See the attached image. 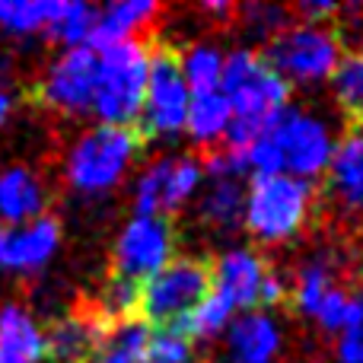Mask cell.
I'll return each mask as SVG.
<instances>
[{"mask_svg":"<svg viewBox=\"0 0 363 363\" xmlns=\"http://www.w3.org/2000/svg\"><path fill=\"white\" fill-rule=\"evenodd\" d=\"M201 185H204V169L198 157H157L134 182V207L144 217L169 220V213L198 198Z\"/></svg>","mask_w":363,"mask_h":363,"instance_id":"cell-9","label":"cell"},{"mask_svg":"<svg viewBox=\"0 0 363 363\" xmlns=\"http://www.w3.org/2000/svg\"><path fill=\"white\" fill-rule=\"evenodd\" d=\"M328 83H332L335 106L351 118H363V45L341 51Z\"/></svg>","mask_w":363,"mask_h":363,"instance_id":"cell-25","label":"cell"},{"mask_svg":"<svg viewBox=\"0 0 363 363\" xmlns=\"http://www.w3.org/2000/svg\"><path fill=\"white\" fill-rule=\"evenodd\" d=\"M211 271V294L226 300L236 313L258 309V290L271 264L249 245H230L217 255V262L207 264Z\"/></svg>","mask_w":363,"mask_h":363,"instance_id":"cell-12","label":"cell"},{"mask_svg":"<svg viewBox=\"0 0 363 363\" xmlns=\"http://www.w3.org/2000/svg\"><path fill=\"white\" fill-rule=\"evenodd\" d=\"M176 55H179V70H182V77H185V86L191 89V93L220 89V77H223V61H226L220 45L191 42L182 51H176Z\"/></svg>","mask_w":363,"mask_h":363,"instance_id":"cell-23","label":"cell"},{"mask_svg":"<svg viewBox=\"0 0 363 363\" xmlns=\"http://www.w3.org/2000/svg\"><path fill=\"white\" fill-rule=\"evenodd\" d=\"M335 144H338V138L322 115L300 106H287L268 125V131L258 134L245 147L242 157L255 176H277L281 172V176H294L313 185V179L325 176Z\"/></svg>","mask_w":363,"mask_h":363,"instance_id":"cell-1","label":"cell"},{"mask_svg":"<svg viewBox=\"0 0 363 363\" xmlns=\"http://www.w3.org/2000/svg\"><path fill=\"white\" fill-rule=\"evenodd\" d=\"M157 16H160L157 0H115V4L96 6V26H93L89 48L99 51V48H108V45L131 42Z\"/></svg>","mask_w":363,"mask_h":363,"instance_id":"cell-18","label":"cell"},{"mask_svg":"<svg viewBox=\"0 0 363 363\" xmlns=\"http://www.w3.org/2000/svg\"><path fill=\"white\" fill-rule=\"evenodd\" d=\"M48 357L45 328L19 303L0 306V363H42Z\"/></svg>","mask_w":363,"mask_h":363,"instance_id":"cell-17","label":"cell"},{"mask_svg":"<svg viewBox=\"0 0 363 363\" xmlns=\"http://www.w3.org/2000/svg\"><path fill=\"white\" fill-rule=\"evenodd\" d=\"M332 287H338V255L328 249L309 252L303 258V264L296 268L294 284H290V300H294L296 313L303 319H309Z\"/></svg>","mask_w":363,"mask_h":363,"instance_id":"cell-20","label":"cell"},{"mask_svg":"<svg viewBox=\"0 0 363 363\" xmlns=\"http://www.w3.org/2000/svg\"><path fill=\"white\" fill-rule=\"evenodd\" d=\"M106 322L96 313H70L45 332V347L48 357L57 363H86L93 354H99L102 338H106Z\"/></svg>","mask_w":363,"mask_h":363,"instance_id":"cell-16","label":"cell"},{"mask_svg":"<svg viewBox=\"0 0 363 363\" xmlns=\"http://www.w3.org/2000/svg\"><path fill=\"white\" fill-rule=\"evenodd\" d=\"M220 93L233 112L226 147L239 153L290 106V86L258 48H236L226 55Z\"/></svg>","mask_w":363,"mask_h":363,"instance_id":"cell-2","label":"cell"},{"mask_svg":"<svg viewBox=\"0 0 363 363\" xmlns=\"http://www.w3.org/2000/svg\"><path fill=\"white\" fill-rule=\"evenodd\" d=\"M268 64L281 80L296 86H319L332 77L341 57V38L332 26L322 23H290L268 42Z\"/></svg>","mask_w":363,"mask_h":363,"instance_id":"cell-6","label":"cell"},{"mask_svg":"<svg viewBox=\"0 0 363 363\" xmlns=\"http://www.w3.org/2000/svg\"><path fill=\"white\" fill-rule=\"evenodd\" d=\"M287 300H290V281L271 268L262 281V290H258V306H264V313H271V309L284 306Z\"/></svg>","mask_w":363,"mask_h":363,"instance_id":"cell-35","label":"cell"},{"mask_svg":"<svg viewBox=\"0 0 363 363\" xmlns=\"http://www.w3.org/2000/svg\"><path fill=\"white\" fill-rule=\"evenodd\" d=\"M236 309L230 306L226 300H220L217 294H207L191 313L185 315V322L179 325L182 335H188L191 341H213V338H223L226 325L233 322Z\"/></svg>","mask_w":363,"mask_h":363,"instance_id":"cell-26","label":"cell"},{"mask_svg":"<svg viewBox=\"0 0 363 363\" xmlns=\"http://www.w3.org/2000/svg\"><path fill=\"white\" fill-rule=\"evenodd\" d=\"M325 176L332 201L347 217L363 223V128L338 138Z\"/></svg>","mask_w":363,"mask_h":363,"instance_id":"cell-15","label":"cell"},{"mask_svg":"<svg viewBox=\"0 0 363 363\" xmlns=\"http://www.w3.org/2000/svg\"><path fill=\"white\" fill-rule=\"evenodd\" d=\"M138 306H140V284L128 281V277L112 274V277L106 281V287H102L99 306H96L93 313L99 315L106 325H115V322L134 319Z\"/></svg>","mask_w":363,"mask_h":363,"instance_id":"cell-28","label":"cell"},{"mask_svg":"<svg viewBox=\"0 0 363 363\" xmlns=\"http://www.w3.org/2000/svg\"><path fill=\"white\" fill-rule=\"evenodd\" d=\"M61 249V223L55 217H38L19 226H0V271L6 274H35Z\"/></svg>","mask_w":363,"mask_h":363,"instance_id":"cell-13","label":"cell"},{"mask_svg":"<svg viewBox=\"0 0 363 363\" xmlns=\"http://www.w3.org/2000/svg\"><path fill=\"white\" fill-rule=\"evenodd\" d=\"M239 19H242V29L249 35L271 42L284 26H290V10L277 4H249L239 10Z\"/></svg>","mask_w":363,"mask_h":363,"instance_id":"cell-32","label":"cell"},{"mask_svg":"<svg viewBox=\"0 0 363 363\" xmlns=\"http://www.w3.org/2000/svg\"><path fill=\"white\" fill-rule=\"evenodd\" d=\"M140 363H194V341L179 328H153Z\"/></svg>","mask_w":363,"mask_h":363,"instance_id":"cell-30","label":"cell"},{"mask_svg":"<svg viewBox=\"0 0 363 363\" xmlns=\"http://www.w3.org/2000/svg\"><path fill=\"white\" fill-rule=\"evenodd\" d=\"M57 10H61V0H4L0 4V29L19 38L38 35V32L51 29Z\"/></svg>","mask_w":363,"mask_h":363,"instance_id":"cell-24","label":"cell"},{"mask_svg":"<svg viewBox=\"0 0 363 363\" xmlns=\"http://www.w3.org/2000/svg\"><path fill=\"white\" fill-rule=\"evenodd\" d=\"M198 191V217L217 233H233L242 226L245 185L239 179H204Z\"/></svg>","mask_w":363,"mask_h":363,"instance_id":"cell-21","label":"cell"},{"mask_svg":"<svg viewBox=\"0 0 363 363\" xmlns=\"http://www.w3.org/2000/svg\"><path fill=\"white\" fill-rule=\"evenodd\" d=\"M96 55H99V67H96L93 115L99 118V125L134 128L144 108L150 48L140 38H131V42L99 48Z\"/></svg>","mask_w":363,"mask_h":363,"instance_id":"cell-5","label":"cell"},{"mask_svg":"<svg viewBox=\"0 0 363 363\" xmlns=\"http://www.w3.org/2000/svg\"><path fill=\"white\" fill-rule=\"evenodd\" d=\"M335 357L338 363H363V290L354 294L347 325L335 335Z\"/></svg>","mask_w":363,"mask_h":363,"instance_id":"cell-33","label":"cell"},{"mask_svg":"<svg viewBox=\"0 0 363 363\" xmlns=\"http://www.w3.org/2000/svg\"><path fill=\"white\" fill-rule=\"evenodd\" d=\"M140 144L144 138L134 128H86L70 144L67 160H64V179L77 194H86V198L115 191L138 163Z\"/></svg>","mask_w":363,"mask_h":363,"instance_id":"cell-3","label":"cell"},{"mask_svg":"<svg viewBox=\"0 0 363 363\" xmlns=\"http://www.w3.org/2000/svg\"><path fill=\"white\" fill-rule=\"evenodd\" d=\"M96 48H64L38 80V99L61 115H89L96 96Z\"/></svg>","mask_w":363,"mask_h":363,"instance_id":"cell-11","label":"cell"},{"mask_svg":"<svg viewBox=\"0 0 363 363\" xmlns=\"http://www.w3.org/2000/svg\"><path fill=\"white\" fill-rule=\"evenodd\" d=\"M48 191L45 182L26 166H10L0 172V226H19L45 217Z\"/></svg>","mask_w":363,"mask_h":363,"instance_id":"cell-19","label":"cell"},{"mask_svg":"<svg viewBox=\"0 0 363 363\" xmlns=\"http://www.w3.org/2000/svg\"><path fill=\"white\" fill-rule=\"evenodd\" d=\"M284 347V332L277 319L264 309L236 313L223 332L226 363H277Z\"/></svg>","mask_w":363,"mask_h":363,"instance_id":"cell-14","label":"cell"},{"mask_svg":"<svg viewBox=\"0 0 363 363\" xmlns=\"http://www.w3.org/2000/svg\"><path fill=\"white\" fill-rule=\"evenodd\" d=\"M351 300H354V294L338 284V287H332L325 296H322V303L315 306V313L309 315V322H313L322 335H332V338H335V335L347 325V315H351Z\"/></svg>","mask_w":363,"mask_h":363,"instance_id":"cell-31","label":"cell"},{"mask_svg":"<svg viewBox=\"0 0 363 363\" xmlns=\"http://www.w3.org/2000/svg\"><path fill=\"white\" fill-rule=\"evenodd\" d=\"M313 217V185L294 176H252L245 185L242 226L262 245L294 242Z\"/></svg>","mask_w":363,"mask_h":363,"instance_id":"cell-4","label":"cell"},{"mask_svg":"<svg viewBox=\"0 0 363 363\" xmlns=\"http://www.w3.org/2000/svg\"><path fill=\"white\" fill-rule=\"evenodd\" d=\"M191 102V89L179 70V55L172 48H153L150 67H147L144 108H140V128L147 138L172 140L185 134V115Z\"/></svg>","mask_w":363,"mask_h":363,"instance_id":"cell-8","label":"cell"},{"mask_svg":"<svg viewBox=\"0 0 363 363\" xmlns=\"http://www.w3.org/2000/svg\"><path fill=\"white\" fill-rule=\"evenodd\" d=\"M13 106H16V99H13V93L10 89H4L0 86V128L6 125V118L13 115Z\"/></svg>","mask_w":363,"mask_h":363,"instance_id":"cell-36","label":"cell"},{"mask_svg":"<svg viewBox=\"0 0 363 363\" xmlns=\"http://www.w3.org/2000/svg\"><path fill=\"white\" fill-rule=\"evenodd\" d=\"M93 26H96V6L80 4V0H61V10H57L51 29L45 32L48 38H55L64 48H83L93 38Z\"/></svg>","mask_w":363,"mask_h":363,"instance_id":"cell-27","label":"cell"},{"mask_svg":"<svg viewBox=\"0 0 363 363\" xmlns=\"http://www.w3.org/2000/svg\"><path fill=\"white\" fill-rule=\"evenodd\" d=\"M150 335H153V325H147L140 315H134V319L115 322V325L106 328V338H102L99 351L118 354V357H125L131 363H140L147 345H150Z\"/></svg>","mask_w":363,"mask_h":363,"instance_id":"cell-29","label":"cell"},{"mask_svg":"<svg viewBox=\"0 0 363 363\" xmlns=\"http://www.w3.org/2000/svg\"><path fill=\"white\" fill-rule=\"evenodd\" d=\"M86 363H131V360H125V357H118V354H108V351H99V354H93Z\"/></svg>","mask_w":363,"mask_h":363,"instance_id":"cell-37","label":"cell"},{"mask_svg":"<svg viewBox=\"0 0 363 363\" xmlns=\"http://www.w3.org/2000/svg\"><path fill=\"white\" fill-rule=\"evenodd\" d=\"M201 169H204V179H239L249 172V166H245V157L239 150H230V147H223V150H211L204 160H201Z\"/></svg>","mask_w":363,"mask_h":363,"instance_id":"cell-34","label":"cell"},{"mask_svg":"<svg viewBox=\"0 0 363 363\" xmlns=\"http://www.w3.org/2000/svg\"><path fill=\"white\" fill-rule=\"evenodd\" d=\"M233 125V112L230 102L223 99L220 89L211 93H191L188 102V115H185V134L201 147H217L220 140H226Z\"/></svg>","mask_w":363,"mask_h":363,"instance_id":"cell-22","label":"cell"},{"mask_svg":"<svg viewBox=\"0 0 363 363\" xmlns=\"http://www.w3.org/2000/svg\"><path fill=\"white\" fill-rule=\"evenodd\" d=\"M176 258V230L163 217L134 213L112 245V274L144 284Z\"/></svg>","mask_w":363,"mask_h":363,"instance_id":"cell-10","label":"cell"},{"mask_svg":"<svg viewBox=\"0 0 363 363\" xmlns=\"http://www.w3.org/2000/svg\"><path fill=\"white\" fill-rule=\"evenodd\" d=\"M207 294H211V271H207V262L182 255V258H172L169 264H163L157 274L140 284L138 313H144L147 325L179 328L182 322H185V315L191 313Z\"/></svg>","mask_w":363,"mask_h":363,"instance_id":"cell-7","label":"cell"}]
</instances>
